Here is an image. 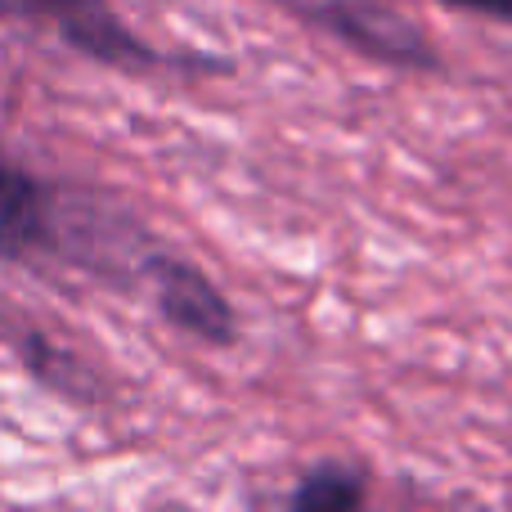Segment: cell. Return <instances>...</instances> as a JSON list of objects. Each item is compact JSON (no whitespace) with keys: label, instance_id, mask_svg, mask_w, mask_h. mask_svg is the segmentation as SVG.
<instances>
[{"label":"cell","instance_id":"cell-2","mask_svg":"<svg viewBox=\"0 0 512 512\" xmlns=\"http://www.w3.org/2000/svg\"><path fill=\"white\" fill-rule=\"evenodd\" d=\"M0 18L54 32L81 59L99 63V68L126 72V77H158V72L207 77V72H230V63L212 59V54L162 50V45L144 41L135 27H126L113 14L108 0H0Z\"/></svg>","mask_w":512,"mask_h":512},{"label":"cell","instance_id":"cell-3","mask_svg":"<svg viewBox=\"0 0 512 512\" xmlns=\"http://www.w3.org/2000/svg\"><path fill=\"white\" fill-rule=\"evenodd\" d=\"M270 5L382 68L441 72L432 36L418 18L405 14L400 0H270Z\"/></svg>","mask_w":512,"mask_h":512},{"label":"cell","instance_id":"cell-5","mask_svg":"<svg viewBox=\"0 0 512 512\" xmlns=\"http://www.w3.org/2000/svg\"><path fill=\"white\" fill-rule=\"evenodd\" d=\"M364 499H369L364 468H351V463H315L288 490L283 504L301 508V512H351V508H364Z\"/></svg>","mask_w":512,"mask_h":512},{"label":"cell","instance_id":"cell-6","mask_svg":"<svg viewBox=\"0 0 512 512\" xmlns=\"http://www.w3.org/2000/svg\"><path fill=\"white\" fill-rule=\"evenodd\" d=\"M18 355H23V364L32 369V378H41L45 387H54L59 396L90 400V387H81V382H77V378H86V373H81V364L72 360L68 351H54V346L45 342L36 328H27V337H18Z\"/></svg>","mask_w":512,"mask_h":512},{"label":"cell","instance_id":"cell-1","mask_svg":"<svg viewBox=\"0 0 512 512\" xmlns=\"http://www.w3.org/2000/svg\"><path fill=\"white\" fill-rule=\"evenodd\" d=\"M162 243L126 203L27 167L0 135V261L27 270H77L117 292L149 283Z\"/></svg>","mask_w":512,"mask_h":512},{"label":"cell","instance_id":"cell-7","mask_svg":"<svg viewBox=\"0 0 512 512\" xmlns=\"http://www.w3.org/2000/svg\"><path fill=\"white\" fill-rule=\"evenodd\" d=\"M436 5L454 9V14H477V18H495V23H512V0H436Z\"/></svg>","mask_w":512,"mask_h":512},{"label":"cell","instance_id":"cell-4","mask_svg":"<svg viewBox=\"0 0 512 512\" xmlns=\"http://www.w3.org/2000/svg\"><path fill=\"white\" fill-rule=\"evenodd\" d=\"M153 306L176 333L194 337L203 346H234L239 342V315H234L230 297L221 292V283L207 270H198L194 261L162 248L153 256L149 270Z\"/></svg>","mask_w":512,"mask_h":512}]
</instances>
